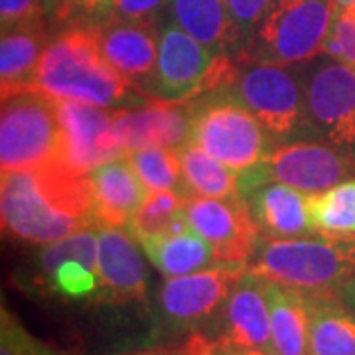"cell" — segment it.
<instances>
[{
    "label": "cell",
    "mask_w": 355,
    "mask_h": 355,
    "mask_svg": "<svg viewBox=\"0 0 355 355\" xmlns=\"http://www.w3.org/2000/svg\"><path fill=\"white\" fill-rule=\"evenodd\" d=\"M0 217L4 235L40 247L97 223L87 176L62 162L2 172Z\"/></svg>",
    "instance_id": "obj_1"
},
{
    "label": "cell",
    "mask_w": 355,
    "mask_h": 355,
    "mask_svg": "<svg viewBox=\"0 0 355 355\" xmlns=\"http://www.w3.org/2000/svg\"><path fill=\"white\" fill-rule=\"evenodd\" d=\"M30 89L51 99L97 107H114L130 101L132 95L142 97L103 55L95 22H73L51 36Z\"/></svg>",
    "instance_id": "obj_2"
},
{
    "label": "cell",
    "mask_w": 355,
    "mask_h": 355,
    "mask_svg": "<svg viewBox=\"0 0 355 355\" xmlns=\"http://www.w3.org/2000/svg\"><path fill=\"white\" fill-rule=\"evenodd\" d=\"M247 270L302 294H336L355 282V233L261 237Z\"/></svg>",
    "instance_id": "obj_3"
},
{
    "label": "cell",
    "mask_w": 355,
    "mask_h": 355,
    "mask_svg": "<svg viewBox=\"0 0 355 355\" xmlns=\"http://www.w3.org/2000/svg\"><path fill=\"white\" fill-rule=\"evenodd\" d=\"M334 20V0H272L254 26L241 62L308 64L324 51Z\"/></svg>",
    "instance_id": "obj_4"
},
{
    "label": "cell",
    "mask_w": 355,
    "mask_h": 355,
    "mask_svg": "<svg viewBox=\"0 0 355 355\" xmlns=\"http://www.w3.org/2000/svg\"><path fill=\"white\" fill-rule=\"evenodd\" d=\"M235 69L231 55H216L184 28L166 18L160 28L150 99L168 103L198 99L219 87H227Z\"/></svg>",
    "instance_id": "obj_5"
},
{
    "label": "cell",
    "mask_w": 355,
    "mask_h": 355,
    "mask_svg": "<svg viewBox=\"0 0 355 355\" xmlns=\"http://www.w3.org/2000/svg\"><path fill=\"white\" fill-rule=\"evenodd\" d=\"M62 160V125L58 103L26 89L2 99L0 166L2 172L30 170Z\"/></svg>",
    "instance_id": "obj_6"
},
{
    "label": "cell",
    "mask_w": 355,
    "mask_h": 355,
    "mask_svg": "<svg viewBox=\"0 0 355 355\" xmlns=\"http://www.w3.org/2000/svg\"><path fill=\"white\" fill-rule=\"evenodd\" d=\"M268 135L257 116L227 93L214 91V97L193 103L188 142L198 144L239 174L265 160L270 153Z\"/></svg>",
    "instance_id": "obj_7"
},
{
    "label": "cell",
    "mask_w": 355,
    "mask_h": 355,
    "mask_svg": "<svg viewBox=\"0 0 355 355\" xmlns=\"http://www.w3.org/2000/svg\"><path fill=\"white\" fill-rule=\"evenodd\" d=\"M291 65L268 62H241L227 85V95L270 132V137H291L306 116L304 81Z\"/></svg>",
    "instance_id": "obj_8"
},
{
    "label": "cell",
    "mask_w": 355,
    "mask_h": 355,
    "mask_svg": "<svg viewBox=\"0 0 355 355\" xmlns=\"http://www.w3.org/2000/svg\"><path fill=\"white\" fill-rule=\"evenodd\" d=\"M99 223L44 245L30 270L34 291L65 300H99Z\"/></svg>",
    "instance_id": "obj_9"
},
{
    "label": "cell",
    "mask_w": 355,
    "mask_h": 355,
    "mask_svg": "<svg viewBox=\"0 0 355 355\" xmlns=\"http://www.w3.org/2000/svg\"><path fill=\"white\" fill-rule=\"evenodd\" d=\"M354 170V158L324 142H292L270 148L261 164L241 174V193L263 182H282L308 196L343 182Z\"/></svg>",
    "instance_id": "obj_10"
},
{
    "label": "cell",
    "mask_w": 355,
    "mask_h": 355,
    "mask_svg": "<svg viewBox=\"0 0 355 355\" xmlns=\"http://www.w3.org/2000/svg\"><path fill=\"white\" fill-rule=\"evenodd\" d=\"M186 217L216 251L217 265L247 266L259 245L261 233L245 196L235 198H188Z\"/></svg>",
    "instance_id": "obj_11"
},
{
    "label": "cell",
    "mask_w": 355,
    "mask_h": 355,
    "mask_svg": "<svg viewBox=\"0 0 355 355\" xmlns=\"http://www.w3.org/2000/svg\"><path fill=\"white\" fill-rule=\"evenodd\" d=\"M306 119L328 142L355 146V67L324 62L306 69Z\"/></svg>",
    "instance_id": "obj_12"
},
{
    "label": "cell",
    "mask_w": 355,
    "mask_h": 355,
    "mask_svg": "<svg viewBox=\"0 0 355 355\" xmlns=\"http://www.w3.org/2000/svg\"><path fill=\"white\" fill-rule=\"evenodd\" d=\"M245 272L247 266L216 265L166 279L158 291L160 312L178 328H196L221 314L229 294Z\"/></svg>",
    "instance_id": "obj_13"
},
{
    "label": "cell",
    "mask_w": 355,
    "mask_h": 355,
    "mask_svg": "<svg viewBox=\"0 0 355 355\" xmlns=\"http://www.w3.org/2000/svg\"><path fill=\"white\" fill-rule=\"evenodd\" d=\"M62 125V164L87 176L109 160L125 156L116 139L113 113L91 103L55 99Z\"/></svg>",
    "instance_id": "obj_14"
},
{
    "label": "cell",
    "mask_w": 355,
    "mask_h": 355,
    "mask_svg": "<svg viewBox=\"0 0 355 355\" xmlns=\"http://www.w3.org/2000/svg\"><path fill=\"white\" fill-rule=\"evenodd\" d=\"M103 55L121 76L150 99L158 46L160 20H95Z\"/></svg>",
    "instance_id": "obj_15"
},
{
    "label": "cell",
    "mask_w": 355,
    "mask_h": 355,
    "mask_svg": "<svg viewBox=\"0 0 355 355\" xmlns=\"http://www.w3.org/2000/svg\"><path fill=\"white\" fill-rule=\"evenodd\" d=\"M191 113L193 99L180 103L148 99V103L139 107L114 111V132L125 154L148 146L178 150L190 140Z\"/></svg>",
    "instance_id": "obj_16"
},
{
    "label": "cell",
    "mask_w": 355,
    "mask_h": 355,
    "mask_svg": "<svg viewBox=\"0 0 355 355\" xmlns=\"http://www.w3.org/2000/svg\"><path fill=\"white\" fill-rule=\"evenodd\" d=\"M139 241L125 227L99 225V302L137 304L148 294V272Z\"/></svg>",
    "instance_id": "obj_17"
},
{
    "label": "cell",
    "mask_w": 355,
    "mask_h": 355,
    "mask_svg": "<svg viewBox=\"0 0 355 355\" xmlns=\"http://www.w3.org/2000/svg\"><path fill=\"white\" fill-rule=\"evenodd\" d=\"M261 237L294 239L318 233L308 207V193L282 182H263L245 193Z\"/></svg>",
    "instance_id": "obj_18"
},
{
    "label": "cell",
    "mask_w": 355,
    "mask_h": 355,
    "mask_svg": "<svg viewBox=\"0 0 355 355\" xmlns=\"http://www.w3.org/2000/svg\"><path fill=\"white\" fill-rule=\"evenodd\" d=\"M221 326L223 334L219 338L237 345L275 354L265 279L249 270L243 275L221 310Z\"/></svg>",
    "instance_id": "obj_19"
},
{
    "label": "cell",
    "mask_w": 355,
    "mask_h": 355,
    "mask_svg": "<svg viewBox=\"0 0 355 355\" xmlns=\"http://www.w3.org/2000/svg\"><path fill=\"white\" fill-rule=\"evenodd\" d=\"M95 221L107 227H128L146 198V188L125 156L97 166L87 174Z\"/></svg>",
    "instance_id": "obj_20"
},
{
    "label": "cell",
    "mask_w": 355,
    "mask_h": 355,
    "mask_svg": "<svg viewBox=\"0 0 355 355\" xmlns=\"http://www.w3.org/2000/svg\"><path fill=\"white\" fill-rule=\"evenodd\" d=\"M166 16L216 55L241 53V38L225 0H170Z\"/></svg>",
    "instance_id": "obj_21"
},
{
    "label": "cell",
    "mask_w": 355,
    "mask_h": 355,
    "mask_svg": "<svg viewBox=\"0 0 355 355\" xmlns=\"http://www.w3.org/2000/svg\"><path fill=\"white\" fill-rule=\"evenodd\" d=\"M46 24L2 30L0 40V93L2 99L32 87L40 58L50 44Z\"/></svg>",
    "instance_id": "obj_22"
},
{
    "label": "cell",
    "mask_w": 355,
    "mask_h": 355,
    "mask_svg": "<svg viewBox=\"0 0 355 355\" xmlns=\"http://www.w3.org/2000/svg\"><path fill=\"white\" fill-rule=\"evenodd\" d=\"M275 355H310V312L302 292L265 279Z\"/></svg>",
    "instance_id": "obj_23"
},
{
    "label": "cell",
    "mask_w": 355,
    "mask_h": 355,
    "mask_svg": "<svg viewBox=\"0 0 355 355\" xmlns=\"http://www.w3.org/2000/svg\"><path fill=\"white\" fill-rule=\"evenodd\" d=\"M310 355H355V312L336 294H304Z\"/></svg>",
    "instance_id": "obj_24"
},
{
    "label": "cell",
    "mask_w": 355,
    "mask_h": 355,
    "mask_svg": "<svg viewBox=\"0 0 355 355\" xmlns=\"http://www.w3.org/2000/svg\"><path fill=\"white\" fill-rule=\"evenodd\" d=\"M144 254L166 279L184 277L217 265L216 251L191 227L140 239Z\"/></svg>",
    "instance_id": "obj_25"
},
{
    "label": "cell",
    "mask_w": 355,
    "mask_h": 355,
    "mask_svg": "<svg viewBox=\"0 0 355 355\" xmlns=\"http://www.w3.org/2000/svg\"><path fill=\"white\" fill-rule=\"evenodd\" d=\"M184 186L190 198H235L241 193V174L227 164L219 162L216 156L205 153L193 142H186L178 148Z\"/></svg>",
    "instance_id": "obj_26"
},
{
    "label": "cell",
    "mask_w": 355,
    "mask_h": 355,
    "mask_svg": "<svg viewBox=\"0 0 355 355\" xmlns=\"http://www.w3.org/2000/svg\"><path fill=\"white\" fill-rule=\"evenodd\" d=\"M186 202L188 196L182 191H148L127 229L137 241H140L146 237L190 227L186 217Z\"/></svg>",
    "instance_id": "obj_27"
},
{
    "label": "cell",
    "mask_w": 355,
    "mask_h": 355,
    "mask_svg": "<svg viewBox=\"0 0 355 355\" xmlns=\"http://www.w3.org/2000/svg\"><path fill=\"white\" fill-rule=\"evenodd\" d=\"M308 207L318 233H355V178L308 196Z\"/></svg>",
    "instance_id": "obj_28"
},
{
    "label": "cell",
    "mask_w": 355,
    "mask_h": 355,
    "mask_svg": "<svg viewBox=\"0 0 355 355\" xmlns=\"http://www.w3.org/2000/svg\"><path fill=\"white\" fill-rule=\"evenodd\" d=\"M125 158L128 160V164L135 168L146 191L176 190L190 198V193L184 186L178 150L164 148V146H148V148L128 150Z\"/></svg>",
    "instance_id": "obj_29"
},
{
    "label": "cell",
    "mask_w": 355,
    "mask_h": 355,
    "mask_svg": "<svg viewBox=\"0 0 355 355\" xmlns=\"http://www.w3.org/2000/svg\"><path fill=\"white\" fill-rule=\"evenodd\" d=\"M324 53L355 67V8H334V20L328 38L324 42Z\"/></svg>",
    "instance_id": "obj_30"
},
{
    "label": "cell",
    "mask_w": 355,
    "mask_h": 355,
    "mask_svg": "<svg viewBox=\"0 0 355 355\" xmlns=\"http://www.w3.org/2000/svg\"><path fill=\"white\" fill-rule=\"evenodd\" d=\"M0 355H58L22 328L12 312L0 310Z\"/></svg>",
    "instance_id": "obj_31"
},
{
    "label": "cell",
    "mask_w": 355,
    "mask_h": 355,
    "mask_svg": "<svg viewBox=\"0 0 355 355\" xmlns=\"http://www.w3.org/2000/svg\"><path fill=\"white\" fill-rule=\"evenodd\" d=\"M48 14H50V0H0L2 30L46 24Z\"/></svg>",
    "instance_id": "obj_32"
},
{
    "label": "cell",
    "mask_w": 355,
    "mask_h": 355,
    "mask_svg": "<svg viewBox=\"0 0 355 355\" xmlns=\"http://www.w3.org/2000/svg\"><path fill=\"white\" fill-rule=\"evenodd\" d=\"M170 0H109L97 20H160Z\"/></svg>",
    "instance_id": "obj_33"
},
{
    "label": "cell",
    "mask_w": 355,
    "mask_h": 355,
    "mask_svg": "<svg viewBox=\"0 0 355 355\" xmlns=\"http://www.w3.org/2000/svg\"><path fill=\"white\" fill-rule=\"evenodd\" d=\"M272 0H225L229 16L233 20V26L241 38V46L245 48L249 36L253 34L254 26L259 24L261 16L265 14ZM241 48V51H243Z\"/></svg>",
    "instance_id": "obj_34"
},
{
    "label": "cell",
    "mask_w": 355,
    "mask_h": 355,
    "mask_svg": "<svg viewBox=\"0 0 355 355\" xmlns=\"http://www.w3.org/2000/svg\"><path fill=\"white\" fill-rule=\"evenodd\" d=\"M209 338H205L203 334H191L186 342L178 343V345H160V347H150V349H142L128 355H205L209 347Z\"/></svg>",
    "instance_id": "obj_35"
},
{
    "label": "cell",
    "mask_w": 355,
    "mask_h": 355,
    "mask_svg": "<svg viewBox=\"0 0 355 355\" xmlns=\"http://www.w3.org/2000/svg\"><path fill=\"white\" fill-rule=\"evenodd\" d=\"M205 355H275L265 349H257V347H245V345H237L231 343L223 338H217L209 342L207 354Z\"/></svg>",
    "instance_id": "obj_36"
},
{
    "label": "cell",
    "mask_w": 355,
    "mask_h": 355,
    "mask_svg": "<svg viewBox=\"0 0 355 355\" xmlns=\"http://www.w3.org/2000/svg\"><path fill=\"white\" fill-rule=\"evenodd\" d=\"M83 0H50V12L58 18H69L76 12H81Z\"/></svg>",
    "instance_id": "obj_37"
},
{
    "label": "cell",
    "mask_w": 355,
    "mask_h": 355,
    "mask_svg": "<svg viewBox=\"0 0 355 355\" xmlns=\"http://www.w3.org/2000/svg\"><path fill=\"white\" fill-rule=\"evenodd\" d=\"M107 4H109V0H83L81 2V14L97 18L107 8Z\"/></svg>",
    "instance_id": "obj_38"
},
{
    "label": "cell",
    "mask_w": 355,
    "mask_h": 355,
    "mask_svg": "<svg viewBox=\"0 0 355 355\" xmlns=\"http://www.w3.org/2000/svg\"><path fill=\"white\" fill-rule=\"evenodd\" d=\"M340 298H342L343 302L355 312V282H352L349 286H345V288L340 292Z\"/></svg>",
    "instance_id": "obj_39"
}]
</instances>
